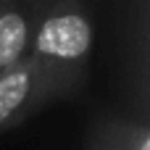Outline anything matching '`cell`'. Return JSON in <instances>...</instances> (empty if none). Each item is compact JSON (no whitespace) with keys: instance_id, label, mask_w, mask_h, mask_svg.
Segmentation results:
<instances>
[{"instance_id":"cell-5","label":"cell","mask_w":150,"mask_h":150,"mask_svg":"<svg viewBox=\"0 0 150 150\" xmlns=\"http://www.w3.org/2000/svg\"><path fill=\"white\" fill-rule=\"evenodd\" d=\"M5 3H8V0H0V11H3V8H5Z\"/></svg>"},{"instance_id":"cell-2","label":"cell","mask_w":150,"mask_h":150,"mask_svg":"<svg viewBox=\"0 0 150 150\" xmlns=\"http://www.w3.org/2000/svg\"><path fill=\"white\" fill-rule=\"evenodd\" d=\"M74 92L32 55L0 71V132H8Z\"/></svg>"},{"instance_id":"cell-4","label":"cell","mask_w":150,"mask_h":150,"mask_svg":"<svg viewBox=\"0 0 150 150\" xmlns=\"http://www.w3.org/2000/svg\"><path fill=\"white\" fill-rule=\"evenodd\" d=\"M84 150H150V132L132 119L98 116L87 129Z\"/></svg>"},{"instance_id":"cell-3","label":"cell","mask_w":150,"mask_h":150,"mask_svg":"<svg viewBox=\"0 0 150 150\" xmlns=\"http://www.w3.org/2000/svg\"><path fill=\"white\" fill-rule=\"evenodd\" d=\"M53 0H8L0 11V71L26 58L34 32Z\"/></svg>"},{"instance_id":"cell-1","label":"cell","mask_w":150,"mask_h":150,"mask_svg":"<svg viewBox=\"0 0 150 150\" xmlns=\"http://www.w3.org/2000/svg\"><path fill=\"white\" fill-rule=\"evenodd\" d=\"M95 45V18L90 0H53L34 32L32 55L55 74L71 92H79L90 76V55Z\"/></svg>"}]
</instances>
